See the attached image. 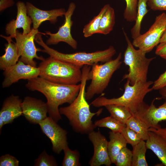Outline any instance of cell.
<instances>
[{
	"label": "cell",
	"instance_id": "cell-1",
	"mask_svg": "<svg viewBox=\"0 0 166 166\" xmlns=\"http://www.w3.org/2000/svg\"><path fill=\"white\" fill-rule=\"evenodd\" d=\"M26 86L30 91H36L46 97L49 117L56 122L61 119L59 107L72 103L79 91L81 84L67 85L55 83L38 76L28 80Z\"/></svg>",
	"mask_w": 166,
	"mask_h": 166
},
{
	"label": "cell",
	"instance_id": "cell-2",
	"mask_svg": "<svg viewBox=\"0 0 166 166\" xmlns=\"http://www.w3.org/2000/svg\"><path fill=\"white\" fill-rule=\"evenodd\" d=\"M90 69V66H83L81 70V87L78 95L69 105L59 109L60 114L68 118L73 129L81 134H88L94 130L96 127L93 123L92 118L95 115H99L103 110L101 109L95 113L91 112L85 98V86Z\"/></svg>",
	"mask_w": 166,
	"mask_h": 166
},
{
	"label": "cell",
	"instance_id": "cell-3",
	"mask_svg": "<svg viewBox=\"0 0 166 166\" xmlns=\"http://www.w3.org/2000/svg\"><path fill=\"white\" fill-rule=\"evenodd\" d=\"M153 83L152 81H149L145 82H137L131 85L127 80L124 85V92L121 97L109 99L101 96L93 100L91 104L98 108L110 104L123 106L128 109L132 116H134L146 104L144 99L148 93L153 90L150 86Z\"/></svg>",
	"mask_w": 166,
	"mask_h": 166
},
{
	"label": "cell",
	"instance_id": "cell-4",
	"mask_svg": "<svg viewBox=\"0 0 166 166\" xmlns=\"http://www.w3.org/2000/svg\"><path fill=\"white\" fill-rule=\"evenodd\" d=\"M39 77L55 83L75 85L81 82L83 67L64 61L52 57L40 63Z\"/></svg>",
	"mask_w": 166,
	"mask_h": 166
},
{
	"label": "cell",
	"instance_id": "cell-5",
	"mask_svg": "<svg viewBox=\"0 0 166 166\" xmlns=\"http://www.w3.org/2000/svg\"><path fill=\"white\" fill-rule=\"evenodd\" d=\"M35 40L43 48V49H41L40 51L57 59L82 67L85 65L92 66L99 62L105 63L109 61L112 60V57L116 53L114 47L110 46L104 50L92 53L82 52L64 53L49 47L43 41L40 33L36 34Z\"/></svg>",
	"mask_w": 166,
	"mask_h": 166
},
{
	"label": "cell",
	"instance_id": "cell-6",
	"mask_svg": "<svg viewBox=\"0 0 166 166\" xmlns=\"http://www.w3.org/2000/svg\"><path fill=\"white\" fill-rule=\"evenodd\" d=\"M123 32L127 43L123 62L129 68L128 73L123 76V80L127 79L131 85L137 82H146L149 65L155 57L147 58L141 50L135 49L123 29Z\"/></svg>",
	"mask_w": 166,
	"mask_h": 166
},
{
	"label": "cell",
	"instance_id": "cell-7",
	"mask_svg": "<svg viewBox=\"0 0 166 166\" xmlns=\"http://www.w3.org/2000/svg\"><path fill=\"white\" fill-rule=\"evenodd\" d=\"M121 58V53L120 52L114 60L92 66L87 76V81L90 80L91 81L85 91L87 100L91 99L96 94L103 92L108 86L113 74L120 67Z\"/></svg>",
	"mask_w": 166,
	"mask_h": 166
},
{
	"label": "cell",
	"instance_id": "cell-8",
	"mask_svg": "<svg viewBox=\"0 0 166 166\" xmlns=\"http://www.w3.org/2000/svg\"><path fill=\"white\" fill-rule=\"evenodd\" d=\"M166 27V14L163 12L156 17L148 31L133 39V45L146 54L150 52L160 43Z\"/></svg>",
	"mask_w": 166,
	"mask_h": 166
},
{
	"label": "cell",
	"instance_id": "cell-9",
	"mask_svg": "<svg viewBox=\"0 0 166 166\" xmlns=\"http://www.w3.org/2000/svg\"><path fill=\"white\" fill-rule=\"evenodd\" d=\"M39 33L38 29L33 28L29 33L26 34L20 32L17 30L14 38L21 57L19 60L26 64L34 67H36V63L34 58L42 61L45 59L42 56L38 55L37 52L40 51L41 49L36 48L34 42L36 34Z\"/></svg>",
	"mask_w": 166,
	"mask_h": 166
},
{
	"label": "cell",
	"instance_id": "cell-10",
	"mask_svg": "<svg viewBox=\"0 0 166 166\" xmlns=\"http://www.w3.org/2000/svg\"><path fill=\"white\" fill-rule=\"evenodd\" d=\"M76 7L74 2H71L64 16L65 20L64 24L55 33H52L49 31H46L44 34L49 36L46 40V44L48 45H56L60 42H65L73 49H75L77 47V43L72 37L71 34V27L73 24L72 17Z\"/></svg>",
	"mask_w": 166,
	"mask_h": 166
},
{
	"label": "cell",
	"instance_id": "cell-11",
	"mask_svg": "<svg viewBox=\"0 0 166 166\" xmlns=\"http://www.w3.org/2000/svg\"><path fill=\"white\" fill-rule=\"evenodd\" d=\"M38 124L42 132L50 139L55 153H60L68 146L67 132L51 117H47Z\"/></svg>",
	"mask_w": 166,
	"mask_h": 166
},
{
	"label": "cell",
	"instance_id": "cell-12",
	"mask_svg": "<svg viewBox=\"0 0 166 166\" xmlns=\"http://www.w3.org/2000/svg\"><path fill=\"white\" fill-rule=\"evenodd\" d=\"M40 72L38 67L26 64L19 60L15 65L4 71L2 86L6 88L20 79L29 80L37 77L39 76Z\"/></svg>",
	"mask_w": 166,
	"mask_h": 166
},
{
	"label": "cell",
	"instance_id": "cell-13",
	"mask_svg": "<svg viewBox=\"0 0 166 166\" xmlns=\"http://www.w3.org/2000/svg\"><path fill=\"white\" fill-rule=\"evenodd\" d=\"M88 137L94 148V153L89 162V165L110 166L112 163L108 152V141L105 137L101 134L99 130L97 132L93 130L89 132Z\"/></svg>",
	"mask_w": 166,
	"mask_h": 166
},
{
	"label": "cell",
	"instance_id": "cell-14",
	"mask_svg": "<svg viewBox=\"0 0 166 166\" xmlns=\"http://www.w3.org/2000/svg\"><path fill=\"white\" fill-rule=\"evenodd\" d=\"M22 115L29 122L38 124L47 117L46 103L33 97H25L21 104Z\"/></svg>",
	"mask_w": 166,
	"mask_h": 166
},
{
	"label": "cell",
	"instance_id": "cell-15",
	"mask_svg": "<svg viewBox=\"0 0 166 166\" xmlns=\"http://www.w3.org/2000/svg\"><path fill=\"white\" fill-rule=\"evenodd\" d=\"M154 99L149 105L146 104L143 108L134 116L144 122L149 128L161 127L159 123L166 121V102L158 107L154 104Z\"/></svg>",
	"mask_w": 166,
	"mask_h": 166
},
{
	"label": "cell",
	"instance_id": "cell-16",
	"mask_svg": "<svg viewBox=\"0 0 166 166\" xmlns=\"http://www.w3.org/2000/svg\"><path fill=\"white\" fill-rule=\"evenodd\" d=\"M16 6L17 10L16 19L10 21L5 27L6 34L12 38L15 37L18 29L22 28L23 34L29 33L32 29L31 25L32 22L27 14L26 4L24 2L19 1L17 2Z\"/></svg>",
	"mask_w": 166,
	"mask_h": 166
},
{
	"label": "cell",
	"instance_id": "cell-17",
	"mask_svg": "<svg viewBox=\"0 0 166 166\" xmlns=\"http://www.w3.org/2000/svg\"><path fill=\"white\" fill-rule=\"evenodd\" d=\"M26 6L27 14L31 19L33 28L35 29H38L41 24L46 21H49L51 24H55L58 17L64 15L66 12L65 9L62 8L42 10L28 2H26Z\"/></svg>",
	"mask_w": 166,
	"mask_h": 166
},
{
	"label": "cell",
	"instance_id": "cell-18",
	"mask_svg": "<svg viewBox=\"0 0 166 166\" xmlns=\"http://www.w3.org/2000/svg\"><path fill=\"white\" fill-rule=\"evenodd\" d=\"M22 101L18 96L12 95L4 101L0 111L5 124L11 123L22 115L21 104Z\"/></svg>",
	"mask_w": 166,
	"mask_h": 166
},
{
	"label": "cell",
	"instance_id": "cell-19",
	"mask_svg": "<svg viewBox=\"0 0 166 166\" xmlns=\"http://www.w3.org/2000/svg\"><path fill=\"white\" fill-rule=\"evenodd\" d=\"M0 36L8 42L5 45L4 54L0 57V69L5 71L15 65L19 61L20 56L16 43L13 41L10 36L1 35Z\"/></svg>",
	"mask_w": 166,
	"mask_h": 166
},
{
	"label": "cell",
	"instance_id": "cell-20",
	"mask_svg": "<svg viewBox=\"0 0 166 166\" xmlns=\"http://www.w3.org/2000/svg\"><path fill=\"white\" fill-rule=\"evenodd\" d=\"M146 143L147 149L151 150L162 164L166 166V141L156 133L149 131Z\"/></svg>",
	"mask_w": 166,
	"mask_h": 166
},
{
	"label": "cell",
	"instance_id": "cell-21",
	"mask_svg": "<svg viewBox=\"0 0 166 166\" xmlns=\"http://www.w3.org/2000/svg\"><path fill=\"white\" fill-rule=\"evenodd\" d=\"M109 134L108 152L112 163L115 164L116 156L127 143L121 132L111 131Z\"/></svg>",
	"mask_w": 166,
	"mask_h": 166
},
{
	"label": "cell",
	"instance_id": "cell-22",
	"mask_svg": "<svg viewBox=\"0 0 166 166\" xmlns=\"http://www.w3.org/2000/svg\"><path fill=\"white\" fill-rule=\"evenodd\" d=\"M115 22L114 10L109 4L101 19L98 34L104 35L109 34L113 30Z\"/></svg>",
	"mask_w": 166,
	"mask_h": 166
},
{
	"label": "cell",
	"instance_id": "cell-23",
	"mask_svg": "<svg viewBox=\"0 0 166 166\" xmlns=\"http://www.w3.org/2000/svg\"><path fill=\"white\" fill-rule=\"evenodd\" d=\"M132 147V166H148L145 157L147 148L145 141L141 140Z\"/></svg>",
	"mask_w": 166,
	"mask_h": 166
},
{
	"label": "cell",
	"instance_id": "cell-24",
	"mask_svg": "<svg viewBox=\"0 0 166 166\" xmlns=\"http://www.w3.org/2000/svg\"><path fill=\"white\" fill-rule=\"evenodd\" d=\"M148 0H138L137 14L135 23L131 30L132 38L135 39L141 34V26L143 19L148 12L147 8V3Z\"/></svg>",
	"mask_w": 166,
	"mask_h": 166
},
{
	"label": "cell",
	"instance_id": "cell-25",
	"mask_svg": "<svg viewBox=\"0 0 166 166\" xmlns=\"http://www.w3.org/2000/svg\"><path fill=\"white\" fill-rule=\"evenodd\" d=\"M125 125L136 132L142 140L146 141L148 139L149 128L136 117L132 116L126 121Z\"/></svg>",
	"mask_w": 166,
	"mask_h": 166
},
{
	"label": "cell",
	"instance_id": "cell-26",
	"mask_svg": "<svg viewBox=\"0 0 166 166\" xmlns=\"http://www.w3.org/2000/svg\"><path fill=\"white\" fill-rule=\"evenodd\" d=\"M105 107L111 116L124 124L132 116L129 109L123 106L110 104L107 105Z\"/></svg>",
	"mask_w": 166,
	"mask_h": 166
},
{
	"label": "cell",
	"instance_id": "cell-27",
	"mask_svg": "<svg viewBox=\"0 0 166 166\" xmlns=\"http://www.w3.org/2000/svg\"><path fill=\"white\" fill-rule=\"evenodd\" d=\"M109 5V4L105 5L101 8L99 14L94 17L88 23L84 26L83 30V33L85 37L88 38L94 34L98 33L99 26L101 19Z\"/></svg>",
	"mask_w": 166,
	"mask_h": 166
},
{
	"label": "cell",
	"instance_id": "cell-28",
	"mask_svg": "<svg viewBox=\"0 0 166 166\" xmlns=\"http://www.w3.org/2000/svg\"><path fill=\"white\" fill-rule=\"evenodd\" d=\"M94 124L96 127L106 128L115 132H121L126 126L111 116L97 120Z\"/></svg>",
	"mask_w": 166,
	"mask_h": 166
},
{
	"label": "cell",
	"instance_id": "cell-29",
	"mask_svg": "<svg viewBox=\"0 0 166 166\" xmlns=\"http://www.w3.org/2000/svg\"><path fill=\"white\" fill-rule=\"evenodd\" d=\"M64 156L62 163L63 166H79L80 154L77 150H72L68 146L63 150Z\"/></svg>",
	"mask_w": 166,
	"mask_h": 166
},
{
	"label": "cell",
	"instance_id": "cell-30",
	"mask_svg": "<svg viewBox=\"0 0 166 166\" xmlns=\"http://www.w3.org/2000/svg\"><path fill=\"white\" fill-rule=\"evenodd\" d=\"M132 157V151L126 147L123 148L116 156L115 164L117 166H131Z\"/></svg>",
	"mask_w": 166,
	"mask_h": 166
},
{
	"label": "cell",
	"instance_id": "cell-31",
	"mask_svg": "<svg viewBox=\"0 0 166 166\" xmlns=\"http://www.w3.org/2000/svg\"><path fill=\"white\" fill-rule=\"evenodd\" d=\"M126 7L124 10V17L128 22L135 21L137 10L138 0H125Z\"/></svg>",
	"mask_w": 166,
	"mask_h": 166
},
{
	"label": "cell",
	"instance_id": "cell-32",
	"mask_svg": "<svg viewBox=\"0 0 166 166\" xmlns=\"http://www.w3.org/2000/svg\"><path fill=\"white\" fill-rule=\"evenodd\" d=\"M121 133L127 143L130 144L132 147L142 140L136 132L126 126L122 129Z\"/></svg>",
	"mask_w": 166,
	"mask_h": 166
},
{
	"label": "cell",
	"instance_id": "cell-33",
	"mask_svg": "<svg viewBox=\"0 0 166 166\" xmlns=\"http://www.w3.org/2000/svg\"><path fill=\"white\" fill-rule=\"evenodd\" d=\"M57 164L53 157L48 154L44 150L34 162L35 166H56Z\"/></svg>",
	"mask_w": 166,
	"mask_h": 166
},
{
	"label": "cell",
	"instance_id": "cell-34",
	"mask_svg": "<svg viewBox=\"0 0 166 166\" xmlns=\"http://www.w3.org/2000/svg\"><path fill=\"white\" fill-rule=\"evenodd\" d=\"M19 160L15 157L9 154L2 155L0 158V166H18Z\"/></svg>",
	"mask_w": 166,
	"mask_h": 166
},
{
	"label": "cell",
	"instance_id": "cell-35",
	"mask_svg": "<svg viewBox=\"0 0 166 166\" xmlns=\"http://www.w3.org/2000/svg\"><path fill=\"white\" fill-rule=\"evenodd\" d=\"M147 3L153 10H166V0H148Z\"/></svg>",
	"mask_w": 166,
	"mask_h": 166
},
{
	"label": "cell",
	"instance_id": "cell-36",
	"mask_svg": "<svg viewBox=\"0 0 166 166\" xmlns=\"http://www.w3.org/2000/svg\"><path fill=\"white\" fill-rule=\"evenodd\" d=\"M153 84L152 88L155 90H159L166 85V71L160 76Z\"/></svg>",
	"mask_w": 166,
	"mask_h": 166
},
{
	"label": "cell",
	"instance_id": "cell-37",
	"mask_svg": "<svg viewBox=\"0 0 166 166\" xmlns=\"http://www.w3.org/2000/svg\"><path fill=\"white\" fill-rule=\"evenodd\" d=\"M155 53L166 60V42L159 44L156 48Z\"/></svg>",
	"mask_w": 166,
	"mask_h": 166
},
{
	"label": "cell",
	"instance_id": "cell-38",
	"mask_svg": "<svg viewBox=\"0 0 166 166\" xmlns=\"http://www.w3.org/2000/svg\"><path fill=\"white\" fill-rule=\"evenodd\" d=\"M148 131L153 132L160 136L166 141V124L164 128L160 127L157 128H150Z\"/></svg>",
	"mask_w": 166,
	"mask_h": 166
},
{
	"label": "cell",
	"instance_id": "cell-39",
	"mask_svg": "<svg viewBox=\"0 0 166 166\" xmlns=\"http://www.w3.org/2000/svg\"><path fill=\"white\" fill-rule=\"evenodd\" d=\"M14 3V0H0V12H2L8 8L13 6Z\"/></svg>",
	"mask_w": 166,
	"mask_h": 166
},
{
	"label": "cell",
	"instance_id": "cell-40",
	"mask_svg": "<svg viewBox=\"0 0 166 166\" xmlns=\"http://www.w3.org/2000/svg\"><path fill=\"white\" fill-rule=\"evenodd\" d=\"M159 93L161 96V98L164 100L166 102V85L160 89Z\"/></svg>",
	"mask_w": 166,
	"mask_h": 166
},
{
	"label": "cell",
	"instance_id": "cell-41",
	"mask_svg": "<svg viewBox=\"0 0 166 166\" xmlns=\"http://www.w3.org/2000/svg\"><path fill=\"white\" fill-rule=\"evenodd\" d=\"M165 42H166V27L165 30L160 39V43H163Z\"/></svg>",
	"mask_w": 166,
	"mask_h": 166
},
{
	"label": "cell",
	"instance_id": "cell-42",
	"mask_svg": "<svg viewBox=\"0 0 166 166\" xmlns=\"http://www.w3.org/2000/svg\"><path fill=\"white\" fill-rule=\"evenodd\" d=\"M5 125L4 121L2 118L0 117V129L1 131V129L3 127V126Z\"/></svg>",
	"mask_w": 166,
	"mask_h": 166
}]
</instances>
